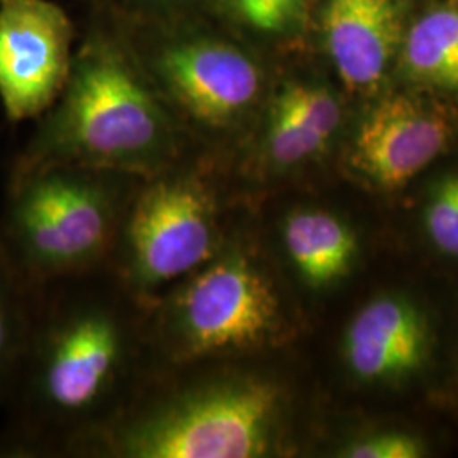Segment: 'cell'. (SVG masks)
<instances>
[{"instance_id":"cell-1","label":"cell","mask_w":458,"mask_h":458,"mask_svg":"<svg viewBox=\"0 0 458 458\" xmlns=\"http://www.w3.org/2000/svg\"><path fill=\"white\" fill-rule=\"evenodd\" d=\"M151 372L147 304L109 268L31 291L28 344L9 395L14 450L66 457Z\"/></svg>"},{"instance_id":"cell-2","label":"cell","mask_w":458,"mask_h":458,"mask_svg":"<svg viewBox=\"0 0 458 458\" xmlns=\"http://www.w3.org/2000/svg\"><path fill=\"white\" fill-rule=\"evenodd\" d=\"M242 360L153 370L130 403L77 443L72 458H262L280 450L282 380Z\"/></svg>"},{"instance_id":"cell-3","label":"cell","mask_w":458,"mask_h":458,"mask_svg":"<svg viewBox=\"0 0 458 458\" xmlns=\"http://www.w3.org/2000/svg\"><path fill=\"white\" fill-rule=\"evenodd\" d=\"M19 158L11 182L51 166L151 177L202 149L149 73L113 45H90Z\"/></svg>"},{"instance_id":"cell-4","label":"cell","mask_w":458,"mask_h":458,"mask_svg":"<svg viewBox=\"0 0 458 458\" xmlns=\"http://www.w3.org/2000/svg\"><path fill=\"white\" fill-rule=\"evenodd\" d=\"M289 331L277 278L248 240L242 219L209 262L147 304L153 370L255 359Z\"/></svg>"},{"instance_id":"cell-5","label":"cell","mask_w":458,"mask_h":458,"mask_svg":"<svg viewBox=\"0 0 458 458\" xmlns=\"http://www.w3.org/2000/svg\"><path fill=\"white\" fill-rule=\"evenodd\" d=\"M242 204L229 162L202 148L140 181L109 270L148 304L213 259L240 223Z\"/></svg>"},{"instance_id":"cell-6","label":"cell","mask_w":458,"mask_h":458,"mask_svg":"<svg viewBox=\"0 0 458 458\" xmlns=\"http://www.w3.org/2000/svg\"><path fill=\"white\" fill-rule=\"evenodd\" d=\"M141 177L51 166L9 182L0 248L31 293L109 268Z\"/></svg>"},{"instance_id":"cell-7","label":"cell","mask_w":458,"mask_h":458,"mask_svg":"<svg viewBox=\"0 0 458 458\" xmlns=\"http://www.w3.org/2000/svg\"><path fill=\"white\" fill-rule=\"evenodd\" d=\"M149 77L200 147L240 130L262 98L263 73L243 49L191 39L160 51Z\"/></svg>"},{"instance_id":"cell-8","label":"cell","mask_w":458,"mask_h":458,"mask_svg":"<svg viewBox=\"0 0 458 458\" xmlns=\"http://www.w3.org/2000/svg\"><path fill=\"white\" fill-rule=\"evenodd\" d=\"M72 24L49 0H0V100L11 121L48 113L70 70Z\"/></svg>"},{"instance_id":"cell-9","label":"cell","mask_w":458,"mask_h":458,"mask_svg":"<svg viewBox=\"0 0 458 458\" xmlns=\"http://www.w3.org/2000/svg\"><path fill=\"white\" fill-rule=\"evenodd\" d=\"M448 136L443 117L406 96H391L363 117L352 165L377 185L397 189L440 155Z\"/></svg>"},{"instance_id":"cell-10","label":"cell","mask_w":458,"mask_h":458,"mask_svg":"<svg viewBox=\"0 0 458 458\" xmlns=\"http://www.w3.org/2000/svg\"><path fill=\"white\" fill-rule=\"evenodd\" d=\"M342 352L350 372L363 380L410 376L428 355L425 318L404 297H377L346 327Z\"/></svg>"},{"instance_id":"cell-11","label":"cell","mask_w":458,"mask_h":458,"mask_svg":"<svg viewBox=\"0 0 458 458\" xmlns=\"http://www.w3.org/2000/svg\"><path fill=\"white\" fill-rule=\"evenodd\" d=\"M327 47L348 89L380 82L399 47L401 21L391 0H327Z\"/></svg>"},{"instance_id":"cell-12","label":"cell","mask_w":458,"mask_h":458,"mask_svg":"<svg viewBox=\"0 0 458 458\" xmlns=\"http://www.w3.org/2000/svg\"><path fill=\"white\" fill-rule=\"evenodd\" d=\"M277 242L295 280L312 293L340 282L359 250L344 219L314 204H295L278 217Z\"/></svg>"},{"instance_id":"cell-13","label":"cell","mask_w":458,"mask_h":458,"mask_svg":"<svg viewBox=\"0 0 458 458\" xmlns=\"http://www.w3.org/2000/svg\"><path fill=\"white\" fill-rule=\"evenodd\" d=\"M403 65L416 82L458 90V9L431 11L411 28Z\"/></svg>"},{"instance_id":"cell-14","label":"cell","mask_w":458,"mask_h":458,"mask_svg":"<svg viewBox=\"0 0 458 458\" xmlns=\"http://www.w3.org/2000/svg\"><path fill=\"white\" fill-rule=\"evenodd\" d=\"M329 140L274 94L268 104L259 145V172L267 175L289 174L321 157Z\"/></svg>"},{"instance_id":"cell-15","label":"cell","mask_w":458,"mask_h":458,"mask_svg":"<svg viewBox=\"0 0 458 458\" xmlns=\"http://www.w3.org/2000/svg\"><path fill=\"white\" fill-rule=\"evenodd\" d=\"M31 293L0 248V401L9 399L28 344Z\"/></svg>"},{"instance_id":"cell-16","label":"cell","mask_w":458,"mask_h":458,"mask_svg":"<svg viewBox=\"0 0 458 458\" xmlns=\"http://www.w3.org/2000/svg\"><path fill=\"white\" fill-rule=\"evenodd\" d=\"M276 94L331 141L342 123V107L327 87L291 81L284 83Z\"/></svg>"},{"instance_id":"cell-17","label":"cell","mask_w":458,"mask_h":458,"mask_svg":"<svg viewBox=\"0 0 458 458\" xmlns=\"http://www.w3.org/2000/svg\"><path fill=\"white\" fill-rule=\"evenodd\" d=\"M425 226L440 251L458 257V174L435 189L426 206Z\"/></svg>"},{"instance_id":"cell-18","label":"cell","mask_w":458,"mask_h":458,"mask_svg":"<svg viewBox=\"0 0 458 458\" xmlns=\"http://www.w3.org/2000/svg\"><path fill=\"white\" fill-rule=\"evenodd\" d=\"M423 452L425 446L416 437L393 431L350 443L338 455L348 458H420L423 457Z\"/></svg>"},{"instance_id":"cell-19","label":"cell","mask_w":458,"mask_h":458,"mask_svg":"<svg viewBox=\"0 0 458 458\" xmlns=\"http://www.w3.org/2000/svg\"><path fill=\"white\" fill-rule=\"evenodd\" d=\"M233 4L251 28L276 33L297 16L302 0H233Z\"/></svg>"},{"instance_id":"cell-20","label":"cell","mask_w":458,"mask_h":458,"mask_svg":"<svg viewBox=\"0 0 458 458\" xmlns=\"http://www.w3.org/2000/svg\"><path fill=\"white\" fill-rule=\"evenodd\" d=\"M454 2H455V4H457V5H458V0H454Z\"/></svg>"}]
</instances>
